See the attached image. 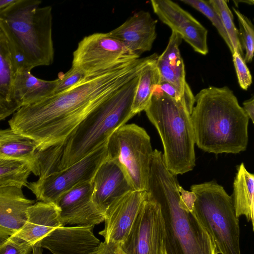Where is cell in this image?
<instances>
[{
	"label": "cell",
	"mask_w": 254,
	"mask_h": 254,
	"mask_svg": "<svg viewBox=\"0 0 254 254\" xmlns=\"http://www.w3.org/2000/svg\"><path fill=\"white\" fill-rule=\"evenodd\" d=\"M145 58L121 64L87 76L64 92L19 108L10 128L35 141L41 149L63 142L96 107L139 74Z\"/></svg>",
	"instance_id": "obj_1"
},
{
	"label": "cell",
	"mask_w": 254,
	"mask_h": 254,
	"mask_svg": "<svg viewBox=\"0 0 254 254\" xmlns=\"http://www.w3.org/2000/svg\"><path fill=\"white\" fill-rule=\"evenodd\" d=\"M140 73L93 109L63 142L41 150L38 159L41 176L64 169L84 158L135 116L131 107Z\"/></svg>",
	"instance_id": "obj_2"
},
{
	"label": "cell",
	"mask_w": 254,
	"mask_h": 254,
	"mask_svg": "<svg viewBox=\"0 0 254 254\" xmlns=\"http://www.w3.org/2000/svg\"><path fill=\"white\" fill-rule=\"evenodd\" d=\"M190 119L195 144L215 154L247 149L249 118L227 86H209L195 96Z\"/></svg>",
	"instance_id": "obj_3"
},
{
	"label": "cell",
	"mask_w": 254,
	"mask_h": 254,
	"mask_svg": "<svg viewBox=\"0 0 254 254\" xmlns=\"http://www.w3.org/2000/svg\"><path fill=\"white\" fill-rule=\"evenodd\" d=\"M177 176L166 168L161 151L155 149L147 192L160 205L164 225L166 254H218L212 237L192 212L179 204Z\"/></svg>",
	"instance_id": "obj_4"
},
{
	"label": "cell",
	"mask_w": 254,
	"mask_h": 254,
	"mask_svg": "<svg viewBox=\"0 0 254 254\" xmlns=\"http://www.w3.org/2000/svg\"><path fill=\"white\" fill-rule=\"evenodd\" d=\"M38 0H15L0 11V27L11 46L17 71L53 64V16L51 6Z\"/></svg>",
	"instance_id": "obj_5"
},
{
	"label": "cell",
	"mask_w": 254,
	"mask_h": 254,
	"mask_svg": "<svg viewBox=\"0 0 254 254\" xmlns=\"http://www.w3.org/2000/svg\"><path fill=\"white\" fill-rule=\"evenodd\" d=\"M144 111L161 138L167 170L176 176L192 170L195 166L194 135L185 106L165 94L158 84Z\"/></svg>",
	"instance_id": "obj_6"
},
{
	"label": "cell",
	"mask_w": 254,
	"mask_h": 254,
	"mask_svg": "<svg viewBox=\"0 0 254 254\" xmlns=\"http://www.w3.org/2000/svg\"><path fill=\"white\" fill-rule=\"evenodd\" d=\"M194 212L212 237L218 254H241L240 230L232 196L214 181L193 185Z\"/></svg>",
	"instance_id": "obj_7"
},
{
	"label": "cell",
	"mask_w": 254,
	"mask_h": 254,
	"mask_svg": "<svg viewBox=\"0 0 254 254\" xmlns=\"http://www.w3.org/2000/svg\"><path fill=\"white\" fill-rule=\"evenodd\" d=\"M107 149L108 157L120 166L132 189L147 191L153 150L146 131L134 124H125L110 136Z\"/></svg>",
	"instance_id": "obj_8"
},
{
	"label": "cell",
	"mask_w": 254,
	"mask_h": 254,
	"mask_svg": "<svg viewBox=\"0 0 254 254\" xmlns=\"http://www.w3.org/2000/svg\"><path fill=\"white\" fill-rule=\"evenodd\" d=\"M107 143L68 167L28 183L27 188L39 201L55 204L65 191L80 183L92 180L98 167L108 156Z\"/></svg>",
	"instance_id": "obj_9"
},
{
	"label": "cell",
	"mask_w": 254,
	"mask_h": 254,
	"mask_svg": "<svg viewBox=\"0 0 254 254\" xmlns=\"http://www.w3.org/2000/svg\"><path fill=\"white\" fill-rule=\"evenodd\" d=\"M139 58L108 33H96L79 42L73 53L72 66L89 76Z\"/></svg>",
	"instance_id": "obj_10"
},
{
	"label": "cell",
	"mask_w": 254,
	"mask_h": 254,
	"mask_svg": "<svg viewBox=\"0 0 254 254\" xmlns=\"http://www.w3.org/2000/svg\"><path fill=\"white\" fill-rule=\"evenodd\" d=\"M120 246L126 254H166L163 218L155 200L147 196Z\"/></svg>",
	"instance_id": "obj_11"
},
{
	"label": "cell",
	"mask_w": 254,
	"mask_h": 254,
	"mask_svg": "<svg viewBox=\"0 0 254 254\" xmlns=\"http://www.w3.org/2000/svg\"><path fill=\"white\" fill-rule=\"evenodd\" d=\"M154 12L173 31L178 33L193 50L201 55L208 52L207 30L190 13L170 0H152Z\"/></svg>",
	"instance_id": "obj_12"
},
{
	"label": "cell",
	"mask_w": 254,
	"mask_h": 254,
	"mask_svg": "<svg viewBox=\"0 0 254 254\" xmlns=\"http://www.w3.org/2000/svg\"><path fill=\"white\" fill-rule=\"evenodd\" d=\"M92 180L80 183L62 194L55 204L60 219L65 225L95 226L104 221V215L92 200Z\"/></svg>",
	"instance_id": "obj_13"
},
{
	"label": "cell",
	"mask_w": 254,
	"mask_h": 254,
	"mask_svg": "<svg viewBox=\"0 0 254 254\" xmlns=\"http://www.w3.org/2000/svg\"><path fill=\"white\" fill-rule=\"evenodd\" d=\"M147 196L146 191L132 190L107 207L104 212V228L99 232L105 242L121 244L126 240Z\"/></svg>",
	"instance_id": "obj_14"
},
{
	"label": "cell",
	"mask_w": 254,
	"mask_h": 254,
	"mask_svg": "<svg viewBox=\"0 0 254 254\" xmlns=\"http://www.w3.org/2000/svg\"><path fill=\"white\" fill-rule=\"evenodd\" d=\"M94 226L58 227L38 245L53 254H94L101 243L93 233Z\"/></svg>",
	"instance_id": "obj_15"
},
{
	"label": "cell",
	"mask_w": 254,
	"mask_h": 254,
	"mask_svg": "<svg viewBox=\"0 0 254 254\" xmlns=\"http://www.w3.org/2000/svg\"><path fill=\"white\" fill-rule=\"evenodd\" d=\"M182 40L180 35L172 31L168 44L163 53L158 56L156 65L160 74V81L170 83L180 92L190 115L195 99L186 81L185 65L179 48Z\"/></svg>",
	"instance_id": "obj_16"
},
{
	"label": "cell",
	"mask_w": 254,
	"mask_h": 254,
	"mask_svg": "<svg viewBox=\"0 0 254 254\" xmlns=\"http://www.w3.org/2000/svg\"><path fill=\"white\" fill-rule=\"evenodd\" d=\"M92 182V202L104 214L113 201L133 190L120 166L108 156L98 167Z\"/></svg>",
	"instance_id": "obj_17"
},
{
	"label": "cell",
	"mask_w": 254,
	"mask_h": 254,
	"mask_svg": "<svg viewBox=\"0 0 254 254\" xmlns=\"http://www.w3.org/2000/svg\"><path fill=\"white\" fill-rule=\"evenodd\" d=\"M157 20L148 11L134 13L109 34L121 42L132 53L140 58L149 51L157 36Z\"/></svg>",
	"instance_id": "obj_18"
},
{
	"label": "cell",
	"mask_w": 254,
	"mask_h": 254,
	"mask_svg": "<svg viewBox=\"0 0 254 254\" xmlns=\"http://www.w3.org/2000/svg\"><path fill=\"white\" fill-rule=\"evenodd\" d=\"M60 210L54 203L35 202L28 209L26 220L13 235L31 244L39 242L55 229L63 227Z\"/></svg>",
	"instance_id": "obj_19"
},
{
	"label": "cell",
	"mask_w": 254,
	"mask_h": 254,
	"mask_svg": "<svg viewBox=\"0 0 254 254\" xmlns=\"http://www.w3.org/2000/svg\"><path fill=\"white\" fill-rule=\"evenodd\" d=\"M22 189L0 187V242L14 234L23 226L28 208L35 202L25 196Z\"/></svg>",
	"instance_id": "obj_20"
},
{
	"label": "cell",
	"mask_w": 254,
	"mask_h": 254,
	"mask_svg": "<svg viewBox=\"0 0 254 254\" xmlns=\"http://www.w3.org/2000/svg\"><path fill=\"white\" fill-rule=\"evenodd\" d=\"M17 71L11 46L0 27V122L20 108L13 89Z\"/></svg>",
	"instance_id": "obj_21"
},
{
	"label": "cell",
	"mask_w": 254,
	"mask_h": 254,
	"mask_svg": "<svg viewBox=\"0 0 254 254\" xmlns=\"http://www.w3.org/2000/svg\"><path fill=\"white\" fill-rule=\"evenodd\" d=\"M40 150L33 139L10 128L0 129V158L27 162L32 172Z\"/></svg>",
	"instance_id": "obj_22"
},
{
	"label": "cell",
	"mask_w": 254,
	"mask_h": 254,
	"mask_svg": "<svg viewBox=\"0 0 254 254\" xmlns=\"http://www.w3.org/2000/svg\"><path fill=\"white\" fill-rule=\"evenodd\" d=\"M58 78L45 80L34 76L30 71H17L13 85L15 100L20 106L38 102L54 93Z\"/></svg>",
	"instance_id": "obj_23"
},
{
	"label": "cell",
	"mask_w": 254,
	"mask_h": 254,
	"mask_svg": "<svg viewBox=\"0 0 254 254\" xmlns=\"http://www.w3.org/2000/svg\"><path fill=\"white\" fill-rule=\"evenodd\" d=\"M232 201L236 216H245L254 230V175L242 163L233 183Z\"/></svg>",
	"instance_id": "obj_24"
},
{
	"label": "cell",
	"mask_w": 254,
	"mask_h": 254,
	"mask_svg": "<svg viewBox=\"0 0 254 254\" xmlns=\"http://www.w3.org/2000/svg\"><path fill=\"white\" fill-rule=\"evenodd\" d=\"M157 58L146 64L139 74L131 107L135 115L145 110L156 86L159 83L160 76L156 65Z\"/></svg>",
	"instance_id": "obj_25"
},
{
	"label": "cell",
	"mask_w": 254,
	"mask_h": 254,
	"mask_svg": "<svg viewBox=\"0 0 254 254\" xmlns=\"http://www.w3.org/2000/svg\"><path fill=\"white\" fill-rule=\"evenodd\" d=\"M31 173L27 162L0 158V187H27Z\"/></svg>",
	"instance_id": "obj_26"
},
{
	"label": "cell",
	"mask_w": 254,
	"mask_h": 254,
	"mask_svg": "<svg viewBox=\"0 0 254 254\" xmlns=\"http://www.w3.org/2000/svg\"><path fill=\"white\" fill-rule=\"evenodd\" d=\"M209 3L219 16L234 50L243 57V50L239 39L238 30L234 22L233 13L225 0H209Z\"/></svg>",
	"instance_id": "obj_27"
},
{
	"label": "cell",
	"mask_w": 254,
	"mask_h": 254,
	"mask_svg": "<svg viewBox=\"0 0 254 254\" xmlns=\"http://www.w3.org/2000/svg\"><path fill=\"white\" fill-rule=\"evenodd\" d=\"M239 25V39L243 50L245 51L244 61L251 63L254 52V29L251 20L239 10L233 7Z\"/></svg>",
	"instance_id": "obj_28"
},
{
	"label": "cell",
	"mask_w": 254,
	"mask_h": 254,
	"mask_svg": "<svg viewBox=\"0 0 254 254\" xmlns=\"http://www.w3.org/2000/svg\"><path fill=\"white\" fill-rule=\"evenodd\" d=\"M181 1L196 9L204 15L211 21L226 43L232 54L233 49L227 33L219 16L213 9L208 0H182Z\"/></svg>",
	"instance_id": "obj_29"
},
{
	"label": "cell",
	"mask_w": 254,
	"mask_h": 254,
	"mask_svg": "<svg viewBox=\"0 0 254 254\" xmlns=\"http://www.w3.org/2000/svg\"><path fill=\"white\" fill-rule=\"evenodd\" d=\"M87 77L86 74L81 70L71 66L66 73L59 76L58 82L53 94L66 91L76 85Z\"/></svg>",
	"instance_id": "obj_30"
},
{
	"label": "cell",
	"mask_w": 254,
	"mask_h": 254,
	"mask_svg": "<svg viewBox=\"0 0 254 254\" xmlns=\"http://www.w3.org/2000/svg\"><path fill=\"white\" fill-rule=\"evenodd\" d=\"M33 246L13 236L0 242V254H31Z\"/></svg>",
	"instance_id": "obj_31"
},
{
	"label": "cell",
	"mask_w": 254,
	"mask_h": 254,
	"mask_svg": "<svg viewBox=\"0 0 254 254\" xmlns=\"http://www.w3.org/2000/svg\"><path fill=\"white\" fill-rule=\"evenodd\" d=\"M233 62L239 84L243 89L247 90L252 83V76L243 57L236 50L232 54Z\"/></svg>",
	"instance_id": "obj_32"
},
{
	"label": "cell",
	"mask_w": 254,
	"mask_h": 254,
	"mask_svg": "<svg viewBox=\"0 0 254 254\" xmlns=\"http://www.w3.org/2000/svg\"><path fill=\"white\" fill-rule=\"evenodd\" d=\"M178 190L180 193L179 200V206L183 209L190 212L194 210V204L196 199L195 194L191 191L186 190L180 185Z\"/></svg>",
	"instance_id": "obj_33"
},
{
	"label": "cell",
	"mask_w": 254,
	"mask_h": 254,
	"mask_svg": "<svg viewBox=\"0 0 254 254\" xmlns=\"http://www.w3.org/2000/svg\"><path fill=\"white\" fill-rule=\"evenodd\" d=\"M158 86L165 94L172 98L177 102L182 103L186 108V102L184 98L172 84L165 81H160Z\"/></svg>",
	"instance_id": "obj_34"
},
{
	"label": "cell",
	"mask_w": 254,
	"mask_h": 254,
	"mask_svg": "<svg viewBox=\"0 0 254 254\" xmlns=\"http://www.w3.org/2000/svg\"><path fill=\"white\" fill-rule=\"evenodd\" d=\"M94 254H126L117 243L101 242L99 246Z\"/></svg>",
	"instance_id": "obj_35"
},
{
	"label": "cell",
	"mask_w": 254,
	"mask_h": 254,
	"mask_svg": "<svg viewBox=\"0 0 254 254\" xmlns=\"http://www.w3.org/2000/svg\"><path fill=\"white\" fill-rule=\"evenodd\" d=\"M243 109L250 119L252 123H254V97L253 96L250 99L245 101L243 103Z\"/></svg>",
	"instance_id": "obj_36"
},
{
	"label": "cell",
	"mask_w": 254,
	"mask_h": 254,
	"mask_svg": "<svg viewBox=\"0 0 254 254\" xmlns=\"http://www.w3.org/2000/svg\"><path fill=\"white\" fill-rule=\"evenodd\" d=\"M15 0H0V11L14 2Z\"/></svg>",
	"instance_id": "obj_37"
},
{
	"label": "cell",
	"mask_w": 254,
	"mask_h": 254,
	"mask_svg": "<svg viewBox=\"0 0 254 254\" xmlns=\"http://www.w3.org/2000/svg\"><path fill=\"white\" fill-rule=\"evenodd\" d=\"M43 249L38 246L34 245L33 246L32 252L34 254H43Z\"/></svg>",
	"instance_id": "obj_38"
},
{
	"label": "cell",
	"mask_w": 254,
	"mask_h": 254,
	"mask_svg": "<svg viewBox=\"0 0 254 254\" xmlns=\"http://www.w3.org/2000/svg\"><path fill=\"white\" fill-rule=\"evenodd\" d=\"M31 254H33V253L32 252V253H31Z\"/></svg>",
	"instance_id": "obj_39"
}]
</instances>
